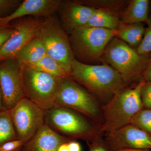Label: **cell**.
I'll use <instances>...</instances> for the list:
<instances>
[{
	"label": "cell",
	"mask_w": 151,
	"mask_h": 151,
	"mask_svg": "<svg viewBox=\"0 0 151 151\" xmlns=\"http://www.w3.org/2000/svg\"><path fill=\"white\" fill-rule=\"evenodd\" d=\"M88 64L74 59L69 76L82 85L102 106L132 84L107 63Z\"/></svg>",
	"instance_id": "cell-1"
},
{
	"label": "cell",
	"mask_w": 151,
	"mask_h": 151,
	"mask_svg": "<svg viewBox=\"0 0 151 151\" xmlns=\"http://www.w3.org/2000/svg\"><path fill=\"white\" fill-rule=\"evenodd\" d=\"M141 79L114 95L102 106L101 134H109L131 124L132 119L143 108L141 91L145 83Z\"/></svg>",
	"instance_id": "cell-2"
},
{
	"label": "cell",
	"mask_w": 151,
	"mask_h": 151,
	"mask_svg": "<svg viewBox=\"0 0 151 151\" xmlns=\"http://www.w3.org/2000/svg\"><path fill=\"white\" fill-rule=\"evenodd\" d=\"M45 124L59 134L70 139L93 142L101 134L90 119L70 108L55 106L45 111Z\"/></svg>",
	"instance_id": "cell-3"
},
{
	"label": "cell",
	"mask_w": 151,
	"mask_h": 151,
	"mask_svg": "<svg viewBox=\"0 0 151 151\" xmlns=\"http://www.w3.org/2000/svg\"><path fill=\"white\" fill-rule=\"evenodd\" d=\"M150 58L139 54L136 49L116 37L107 45L101 62L110 65L132 84L142 79Z\"/></svg>",
	"instance_id": "cell-4"
},
{
	"label": "cell",
	"mask_w": 151,
	"mask_h": 151,
	"mask_svg": "<svg viewBox=\"0 0 151 151\" xmlns=\"http://www.w3.org/2000/svg\"><path fill=\"white\" fill-rule=\"evenodd\" d=\"M116 35V31L100 28L82 27L76 30L69 38L74 57L86 64L101 62L107 45Z\"/></svg>",
	"instance_id": "cell-5"
},
{
	"label": "cell",
	"mask_w": 151,
	"mask_h": 151,
	"mask_svg": "<svg viewBox=\"0 0 151 151\" xmlns=\"http://www.w3.org/2000/svg\"><path fill=\"white\" fill-rule=\"evenodd\" d=\"M22 67L26 97L45 111L54 107L62 78L27 66Z\"/></svg>",
	"instance_id": "cell-6"
},
{
	"label": "cell",
	"mask_w": 151,
	"mask_h": 151,
	"mask_svg": "<svg viewBox=\"0 0 151 151\" xmlns=\"http://www.w3.org/2000/svg\"><path fill=\"white\" fill-rule=\"evenodd\" d=\"M37 36L42 41L47 55L70 75L75 58L67 32L58 20L53 15L45 19Z\"/></svg>",
	"instance_id": "cell-7"
},
{
	"label": "cell",
	"mask_w": 151,
	"mask_h": 151,
	"mask_svg": "<svg viewBox=\"0 0 151 151\" xmlns=\"http://www.w3.org/2000/svg\"><path fill=\"white\" fill-rule=\"evenodd\" d=\"M55 106L70 108L86 116L92 121L101 122L102 107L100 103L85 88L70 76L62 78Z\"/></svg>",
	"instance_id": "cell-8"
},
{
	"label": "cell",
	"mask_w": 151,
	"mask_h": 151,
	"mask_svg": "<svg viewBox=\"0 0 151 151\" xmlns=\"http://www.w3.org/2000/svg\"><path fill=\"white\" fill-rule=\"evenodd\" d=\"M18 139L29 140L45 124V111L27 97L10 111Z\"/></svg>",
	"instance_id": "cell-9"
},
{
	"label": "cell",
	"mask_w": 151,
	"mask_h": 151,
	"mask_svg": "<svg viewBox=\"0 0 151 151\" xmlns=\"http://www.w3.org/2000/svg\"><path fill=\"white\" fill-rule=\"evenodd\" d=\"M0 87L4 110L10 111L26 97L22 79V67L16 59L0 61Z\"/></svg>",
	"instance_id": "cell-10"
},
{
	"label": "cell",
	"mask_w": 151,
	"mask_h": 151,
	"mask_svg": "<svg viewBox=\"0 0 151 151\" xmlns=\"http://www.w3.org/2000/svg\"><path fill=\"white\" fill-rule=\"evenodd\" d=\"M44 20L39 17L22 19L12 26L13 32L0 49V61L16 59L22 49L38 34Z\"/></svg>",
	"instance_id": "cell-11"
},
{
	"label": "cell",
	"mask_w": 151,
	"mask_h": 151,
	"mask_svg": "<svg viewBox=\"0 0 151 151\" xmlns=\"http://www.w3.org/2000/svg\"><path fill=\"white\" fill-rule=\"evenodd\" d=\"M104 141L111 151L123 149L151 150V135L132 124L106 134Z\"/></svg>",
	"instance_id": "cell-12"
},
{
	"label": "cell",
	"mask_w": 151,
	"mask_h": 151,
	"mask_svg": "<svg viewBox=\"0 0 151 151\" xmlns=\"http://www.w3.org/2000/svg\"><path fill=\"white\" fill-rule=\"evenodd\" d=\"M61 0H25L9 15L0 17V26L12 27L9 23L16 19L27 16L45 18L53 15L62 4Z\"/></svg>",
	"instance_id": "cell-13"
},
{
	"label": "cell",
	"mask_w": 151,
	"mask_h": 151,
	"mask_svg": "<svg viewBox=\"0 0 151 151\" xmlns=\"http://www.w3.org/2000/svg\"><path fill=\"white\" fill-rule=\"evenodd\" d=\"M95 9L78 2L77 1H63L58 10L62 27L70 34L76 30L84 27Z\"/></svg>",
	"instance_id": "cell-14"
},
{
	"label": "cell",
	"mask_w": 151,
	"mask_h": 151,
	"mask_svg": "<svg viewBox=\"0 0 151 151\" xmlns=\"http://www.w3.org/2000/svg\"><path fill=\"white\" fill-rule=\"evenodd\" d=\"M71 140L54 132L45 124L24 143L22 151H58L62 144Z\"/></svg>",
	"instance_id": "cell-15"
},
{
	"label": "cell",
	"mask_w": 151,
	"mask_h": 151,
	"mask_svg": "<svg viewBox=\"0 0 151 151\" xmlns=\"http://www.w3.org/2000/svg\"><path fill=\"white\" fill-rule=\"evenodd\" d=\"M150 1L149 0H131L119 14L121 24L146 23L148 19Z\"/></svg>",
	"instance_id": "cell-16"
},
{
	"label": "cell",
	"mask_w": 151,
	"mask_h": 151,
	"mask_svg": "<svg viewBox=\"0 0 151 151\" xmlns=\"http://www.w3.org/2000/svg\"><path fill=\"white\" fill-rule=\"evenodd\" d=\"M46 55L45 47L37 36L22 49L16 59L22 66H28L38 62Z\"/></svg>",
	"instance_id": "cell-17"
},
{
	"label": "cell",
	"mask_w": 151,
	"mask_h": 151,
	"mask_svg": "<svg viewBox=\"0 0 151 151\" xmlns=\"http://www.w3.org/2000/svg\"><path fill=\"white\" fill-rule=\"evenodd\" d=\"M120 24L119 14L107 10L95 9L84 27L100 28L116 31Z\"/></svg>",
	"instance_id": "cell-18"
},
{
	"label": "cell",
	"mask_w": 151,
	"mask_h": 151,
	"mask_svg": "<svg viewBox=\"0 0 151 151\" xmlns=\"http://www.w3.org/2000/svg\"><path fill=\"white\" fill-rule=\"evenodd\" d=\"M145 27L143 23L121 24L116 30V37L137 49L142 40Z\"/></svg>",
	"instance_id": "cell-19"
},
{
	"label": "cell",
	"mask_w": 151,
	"mask_h": 151,
	"mask_svg": "<svg viewBox=\"0 0 151 151\" xmlns=\"http://www.w3.org/2000/svg\"><path fill=\"white\" fill-rule=\"evenodd\" d=\"M24 66L31 68L35 70L48 73L61 78L69 76L57 61L47 55L36 63Z\"/></svg>",
	"instance_id": "cell-20"
},
{
	"label": "cell",
	"mask_w": 151,
	"mask_h": 151,
	"mask_svg": "<svg viewBox=\"0 0 151 151\" xmlns=\"http://www.w3.org/2000/svg\"><path fill=\"white\" fill-rule=\"evenodd\" d=\"M18 139L10 111H0V146L9 141Z\"/></svg>",
	"instance_id": "cell-21"
},
{
	"label": "cell",
	"mask_w": 151,
	"mask_h": 151,
	"mask_svg": "<svg viewBox=\"0 0 151 151\" xmlns=\"http://www.w3.org/2000/svg\"><path fill=\"white\" fill-rule=\"evenodd\" d=\"M84 5L91 7L95 9H102L112 11L120 14L124 9L123 7L128 1H77Z\"/></svg>",
	"instance_id": "cell-22"
},
{
	"label": "cell",
	"mask_w": 151,
	"mask_h": 151,
	"mask_svg": "<svg viewBox=\"0 0 151 151\" xmlns=\"http://www.w3.org/2000/svg\"><path fill=\"white\" fill-rule=\"evenodd\" d=\"M131 124L151 136V109L143 108L134 117Z\"/></svg>",
	"instance_id": "cell-23"
},
{
	"label": "cell",
	"mask_w": 151,
	"mask_h": 151,
	"mask_svg": "<svg viewBox=\"0 0 151 151\" xmlns=\"http://www.w3.org/2000/svg\"><path fill=\"white\" fill-rule=\"evenodd\" d=\"M145 23V34L142 40L136 50L139 54L151 57V17H150Z\"/></svg>",
	"instance_id": "cell-24"
},
{
	"label": "cell",
	"mask_w": 151,
	"mask_h": 151,
	"mask_svg": "<svg viewBox=\"0 0 151 151\" xmlns=\"http://www.w3.org/2000/svg\"><path fill=\"white\" fill-rule=\"evenodd\" d=\"M21 3V1L19 0H0V17L9 15Z\"/></svg>",
	"instance_id": "cell-25"
},
{
	"label": "cell",
	"mask_w": 151,
	"mask_h": 151,
	"mask_svg": "<svg viewBox=\"0 0 151 151\" xmlns=\"http://www.w3.org/2000/svg\"><path fill=\"white\" fill-rule=\"evenodd\" d=\"M141 97L143 108L151 109V81H145L141 89Z\"/></svg>",
	"instance_id": "cell-26"
},
{
	"label": "cell",
	"mask_w": 151,
	"mask_h": 151,
	"mask_svg": "<svg viewBox=\"0 0 151 151\" xmlns=\"http://www.w3.org/2000/svg\"><path fill=\"white\" fill-rule=\"evenodd\" d=\"M24 142L19 139L9 141L0 146V151H13L21 147Z\"/></svg>",
	"instance_id": "cell-27"
},
{
	"label": "cell",
	"mask_w": 151,
	"mask_h": 151,
	"mask_svg": "<svg viewBox=\"0 0 151 151\" xmlns=\"http://www.w3.org/2000/svg\"><path fill=\"white\" fill-rule=\"evenodd\" d=\"M99 136L95 139L89 147V151H111L106 145L105 141Z\"/></svg>",
	"instance_id": "cell-28"
},
{
	"label": "cell",
	"mask_w": 151,
	"mask_h": 151,
	"mask_svg": "<svg viewBox=\"0 0 151 151\" xmlns=\"http://www.w3.org/2000/svg\"><path fill=\"white\" fill-rule=\"evenodd\" d=\"M13 28L0 26V49L10 37L13 32Z\"/></svg>",
	"instance_id": "cell-29"
},
{
	"label": "cell",
	"mask_w": 151,
	"mask_h": 151,
	"mask_svg": "<svg viewBox=\"0 0 151 151\" xmlns=\"http://www.w3.org/2000/svg\"><path fill=\"white\" fill-rule=\"evenodd\" d=\"M142 79L145 81H151V57L149 59L143 72Z\"/></svg>",
	"instance_id": "cell-30"
},
{
	"label": "cell",
	"mask_w": 151,
	"mask_h": 151,
	"mask_svg": "<svg viewBox=\"0 0 151 151\" xmlns=\"http://www.w3.org/2000/svg\"><path fill=\"white\" fill-rule=\"evenodd\" d=\"M69 151H81L80 144L76 141L71 140L68 143Z\"/></svg>",
	"instance_id": "cell-31"
},
{
	"label": "cell",
	"mask_w": 151,
	"mask_h": 151,
	"mask_svg": "<svg viewBox=\"0 0 151 151\" xmlns=\"http://www.w3.org/2000/svg\"><path fill=\"white\" fill-rule=\"evenodd\" d=\"M68 143H63L60 146L58 151H69L68 146Z\"/></svg>",
	"instance_id": "cell-32"
},
{
	"label": "cell",
	"mask_w": 151,
	"mask_h": 151,
	"mask_svg": "<svg viewBox=\"0 0 151 151\" xmlns=\"http://www.w3.org/2000/svg\"><path fill=\"white\" fill-rule=\"evenodd\" d=\"M115 151H151V150H141V149H120Z\"/></svg>",
	"instance_id": "cell-33"
},
{
	"label": "cell",
	"mask_w": 151,
	"mask_h": 151,
	"mask_svg": "<svg viewBox=\"0 0 151 151\" xmlns=\"http://www.w3.org/2000/svg\"><path fill=\"white\" fill-rule=\"evenodd\" d=\"M4 108H3V98L2 95L1 90V87H0V111H3Z\"/></svg>",
	"instance_id": "cell-34"
},
{
	"label": "cell",
	"mask_w": 151,
	"mask_h": 151,
	"mask_svg": "<svg viewBox=\"0 0 151 151\" xmlns=\"http://www.w3.org/2000/svg\"><path fill=\"white\" fill-rule=\"evenodd\" d=\"M22 147H21L17 149V150H15L13 151H22Z\"/></svg>",
	"instance_id": "cell-35"
},
{
	"label": "cell",
	"mask_w": 151,
	"mask_h": 151,
	"mask_svg": "<svg viewBox=\"0 0 151 151\" xmlns=\"http://www.w3.org/2000/svg\"><path fill=\"white\" fill-rule=\"evenodd\" d=\"M150 10L151 11V2H150Z\"/></svg>",
	"instance_id": "cell-36"
}]
</instances>
